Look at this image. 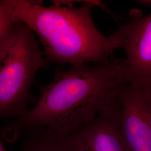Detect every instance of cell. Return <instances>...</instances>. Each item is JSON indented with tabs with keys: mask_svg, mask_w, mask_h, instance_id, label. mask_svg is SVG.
<instances>
[{
	"mask_svg": "<svg viewBox=\"0 0 151 151\" xmlns=\"http://www.w3.org/2000/svg\"><path fill=\"white\" fill-rule=\"evenodd\" d=\"M121 62L113 59L105 64L80 65L56 70L52 81L42 88L35 106L6 125L4 137L13 140L22 129L33 127L62 134L77 132L118 99L127 84Z\"/></svg>",
	"mask_w": 151,
	"mask_h": 151,
	"instance_id": "6da1fadb",
	"label": "cell"
},
{
	"mask_svg": "<svg viewBox=\"0 0 151 151\" xmlns=\"http://www.w3.org/2000/svg\"><path fill=\"white\" fill-rule=\"evenodd\" d=\"M11 1L15 20L37 35L50 62L71 66L105 64L120 48L113 35H104L93 22L92 10L100 5L99 1H85L77 7L67 1H54L49 6L35 1Z\"/></svg>",
	"mask_w": 151,
	"mask_h": 151,
	"instance_id": "7a4b0ae2",
	"label": "cell"
},
{
	"mask_svg": "<svg viewBox=\"0 0 151 151\" xmlns=\"http://www.w3.org/2000/svg\"><path fill=\"white\" fill-rule=\"evenodd\" d=\"M35 35L21 22L0 55V119L23 116L37 73L45 65Z\"/></svg>",
	"mask_w": 151,
	"mask_h": 151,
	"instance_id": "3957f363",
	"label": "cell"
},
{
	"mask_svg": "<svg viewBox=\"0 0 151 151\" xmlns=\"http://www.w3.org/2000/svg\"><path fill=\"white\" fill-rule=\"evenodd\" d=\"M112 34L125 54L121 62L124 82L151 86V12L143 16L140 11H132Z\"/></svg>",
	"mask_w": 151,
	"mask_h": 151,
	"instance_id": "277c9868",
	"label": "cell"
},
{
	"mask_svg": "<svg viewBox=\"0 0 151 151\" xmlns=\"http://www.w3.org/2000/svg\"><path fill=\"white\" fill-rule=\"evenodd\" d=\"M124 136L132 151H151V96L146 87L127 83L119 95Z\"/></svg>",
	"mask_w": 151,
	"mask_h": 151,
	"instance_id": "5b68a950",
	"label": "cell"
},
{
	"mask_svg": "<svg viewBox=\"0 0 151 151\" xmlns=\"http://www.w3.org/2000/svg\"><path fill=\"white\" fill-rule=\"evenodd\" d=\"M76 134L82 151H132L124 136L119 96Z\"/></svg>",
	"mask_w": 151,
	"mask_h": 151,
	"instance_id": "8992f818",
	"label": "cell"
},
{
	"mask_svg": "<svg viewBox=\"0 0 151 151\" xmlns=\"http://www.w3.org/2000/svg\"><path fill=\"white\" fill-rule=\"evenodd\" d=\"M22 151H82L75 133L62 134L41 127L25 129Z\"/></svg>",
	"mask_w": 151,
	"mask_h": 151,
	"instance_id": "52a82bcc",
	"label": "cell"
},
{
	"mask_svg": "<svg viewBox=\"0 0 151 151\" xmlns=\"http://www.w3.org/2000/svg\"><path fill=\"white\" fill-rule=\"evenodd\" d=\"M16 22L11 0H0V55L11 38Z\"/></svg>",
	"mask_w": 151,
	"mask_h": 151,
	"instance_id": "ba28073f",
	"label": "cell"
},
{
	"mask_svg": "<svg viewBox=\"0 0 151 151\" xmlns=\"http://www.w3.org/2000/svg\"><path fill=\"white\" fill-rule=\"evenodd\" d=\"M136 2L143 5L151 6V0H143V1H137Z\"/></svg>",
	"mask_w": 151,
	"mask_h": 151,
	"instance_id": "9c48e42d",
	"label": "cell"
},
{
	"mask_svg": "<svg viewBox=\"0 0 151 151\" xmlns=\"http://www.w3.org/2000/svg\"><path fill=\"white\" fill-rule=\"evenodd\" d=\"M0 151H8L2 145L1 142H0Z\"/></svg>",
	"mask_w": 151,
	"mask_h": 151,
	"instance_id": "30bf717a",
	"label": "cell"
},
{
	"mask_svg": "<svg viewBox=\"0 0 151 151\" xmlns=\"http://www.w3.org/2000/svg\"><path fill=\"white\" fill-rule=\"evenodd\" d=\"M145 87H146V88L148 89V91H149V92H150V95H151V86Z\"/></svg>",
	"mask_w": 151,
	"mask_h": 151,
	"instance_id": "8fae6325",
	"label": "cell"
}]
</instances>
